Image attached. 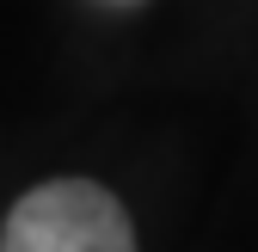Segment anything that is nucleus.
I'll return each mask as SVG.
<instances>
[{
	"label": "nucleus",
	"instance_id": "obj_1",
	"mask_svg": "<svg viewBox=\"0 0 258 252\" xmlns=\"http://www.w3.org/2000/svg\"><path fill=\"white\" fill-rule=\"evenodd\" d=\"M0 252H136V228L117 191L92 178H49L7 209Z\"/></svg>",
	"mask_w": 258,
	"mask_h": 252
}]
</instances>
